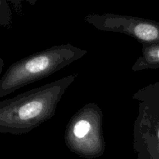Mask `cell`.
I'll return each instance as SVG.
<instances>
[{
	"label": "cell",
	"instance_id": "obj_6",
	"mask_svg": "<svg viewBox=\"0 0 159 159\" xmlns=\"http://www.w3.org/2000/svg\"><path fill=\"white\" fill-rule=\"evenodd\" d=\"M158 138H159V130H158Z\"/></svg>",
	"mask_w": 159,
	"mask_h": 159
},
{
	"label": "cell",
	"instance_id": "obj_2",
	"mask_svg": "<svg viewBox=\"0 0 159 159\" xmlns=\"http://www.w3.org/2000/svg\"><path fill=\"white\" fill-rule=\"evenodd\" d=\"M85 54L86 51L67 44L54 47L23 58L11 65L2 78L0 97L51 75Z\"/></svg>",
	"mask_w": 159,
	"mask_h": 159
},
{
	"label": "cell",
	"instance_id": "obj_1",
	"mask_svg": "<svg viewBox=\"0 0 159 159\" xmlns=\"http://www.w3.org/2000/svg\"><path fill=\"white\" fill-rule=\"evenodd\" d=\"M74 78L66 77L2 102V131L24 133L51 118L65 89Z\"/></svg>",
	"mask_w": 159,
	"mask_h": 159
},
{
	"label": "cell",
	"instance_id": "obj_5",
	"mask_svg": "<svg viewBox=\"0 0 159 159\" xmlns=\"http://www.w3.org/2000/svg\"><path fill=\"white\" fill-rule=\"evenodd\" d=\"M158 58H159V51H158Z\"/></svg>",
	"mask_w": 159,
	"mask_h": 159
},
{
	"label": "cell",
	"instance_id": "obj_4",
	"mask_svg": "<svg viewBox=\"0 0 159 159\" xmlns=\"http://www.w3.org/2000/svg\"><path fill=\"white\" fill-rule=\"evenodd\" d=\"M91 130V124L85 120H79L73 127V134L77 138H84Z\"/></svg>",
	"mask_w": 159,
	"mask_h": 159
},
{
	"label": "cell",
	"instance_id": "obj_3",
	"mask_svg": "<svg viewBox=\"0 0 159 159\" xmlns=\"http://www.w3.org/2000/svg\"><path fill=\"white\" fill-rule=\"evenodd\" d=\"M99 22L95 26L107 30L119 31L130 34L132 37L144 42L156 41L159 39V28L154 23L145 20L130 18L118 16H106L95 19Z\"/></svg>",
	"mask_w": 159,
	"mask_h": 159
}]
</instances>
